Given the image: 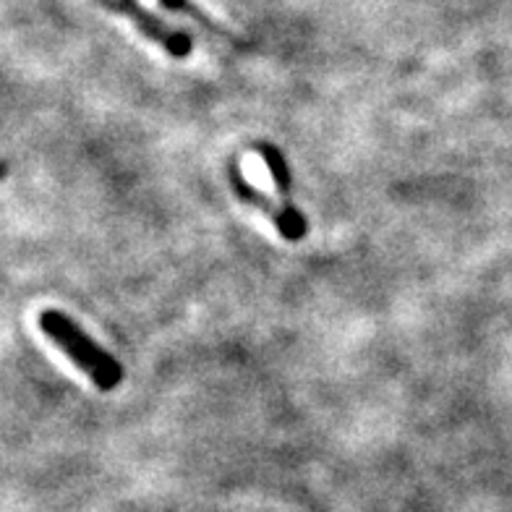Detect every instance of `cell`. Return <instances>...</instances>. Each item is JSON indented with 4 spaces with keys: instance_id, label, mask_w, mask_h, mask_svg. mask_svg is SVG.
Listing matches in <instances>:
<instances>
[{
    "instance_id": "cell-1",
    "label": "cell",
    "mask_w": 512,
    "mask_h": 512,
    "mask_svg": "<svg viewBox=\"0 0 512 512\" xmlns=\"http://www.w3.org/2000/svg\"><path fill=\"white\" fill-rule=\"evenodd\" d=\"M37 327L58 351L66 353L74 361L76 369H81L92 379L100 392H113L123 382L126 371L121 361L102 345L95 343V337L84 332L74 317H68L61 309H45L37 314Z\"/></svg>"
},
{
    "instance_id": "cell-2",
    "label": "cell",
    "mask_w": 512,
    "mask_h": 512,
    "mask_svg": "<svg viewBox=\"0 0 512 512\" xmlns=\"http://www.w3.org/2000/svg\"><path fill=\"white\" fill-rule=\"evenodd\" d=\"M228 183H230V189H233V194H236L246 207L256 209V212H262V215L270 217L285 241L290 243L304 241L306 233H309V223H306L304 212H301L296 204L280 202V199L270 196L267 191L259 189V186H254L249 178L243 176V170L238 162H230L228 165Z\"/></svg>"
},
{
    "instance_id": "cell-3",
    "label": "cell",
    "mask_w": 512,
    "mask_h": 512,
    "mask_svg": "<svg viewBox=\"0 0 512 512\" xmlns=\"http://www.w3.org/2000/svg\"><path fill=\"white\" fill-rule=\"evenodd\" d=\"M97 6L115 16H123L136 27V32L144 34L149 42H155L157 48L165 50L170 58H189L194 53V40L189 32H183L178 27H170L168 21H162L160 16L152 14L147 6H142L139 0H95Z\"/></svg>"
},
{
    "instance_id": "cell-4",
    "label": "cell",
    "mask_w": 512,
    "mask_h": 512,
    "mask_svg": "<svg viewBox=\"0 0 512 512\" xmlns=\"http://www.w3.org/2000/svg\"><path fill=\"white\" fill-rule=\"evenodd\" d=\"M160 6L165 8V11H170V14L186 16V19H191L194 24H199L204 32L212 34V37H217V40L233 42V45H241V40H238L236 34L230 32V29H225L223 24H217V21L212 19L209 14H204V8L196 6L194 0H160Z\"/></svg>"
},
{
    "instance_id": "cell-5",
    "label": "cell",
    "mask_w": 512,
    "mask_h": 512,
    "mask_svg": "<svg viewBox=\"0 0 512 512\" xmlns=\"http://www.w3.org/2000/svg\"><path fill=\"white\" fill-rule=\"evenodd\" d=\"M256 152H259V157H262L267 170H270L272 181H275V186L283 194V202L293 204V176H290L288 160H285L283 152L275 144H256Z\"/></svg>"
}]
</instances>
